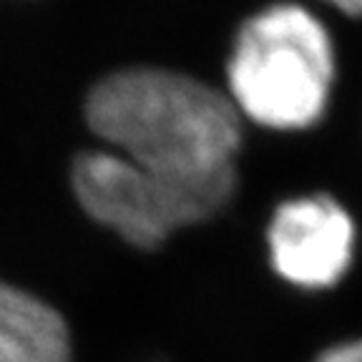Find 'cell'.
I'll return each instance as SVG.
<instances>
[{"label":"cell","instance_id":"2","mask_svg":"<svg viewBox=\"0 0 362 362\" xmlns=\"http://www.w3.org/2000/svg\"><path fill=\"white\" fill-rule=\"evenodd\" d=\"M224 74V93L242 119L305 131L329 106L337 76L332 35L302 3H272L242 21Z\"/></svg>","mask_w":362,"mask_h":362},{"label":"cell","instance_id":"5","mask_svg":"<svg viewBox=\"0 0 362 362\" xmlns=\"http://www.w3.org/2000/svg\"><path fill=\"white\" fill-rule=\"evenodd\" d=\"M0 362H71V329L38 294L0 279Z\"/></svg>","mask_w":362,"mask_h":362},{"label":"cell","instance_id":"4","mask_svg":"<svg viewBox=\"0 0 362 362\" xmlns=\"http://www.w3.org/2000/svg\"><path fill=\"white\" fill-rule=\"evenodd\" d=\"M264 237L277 277L307 292L339 284L355 259V219L345 204L327 192L277 204Z\"/></svg>","mask_w":362,"mask_h":362},{"label":"cell","instance_id":"1","mask_svg":"<svg viewBox=\"0 0 362 362\" xmlns=\"http://www.w3.org/2000/svg\"><path fill=\"white\" fill-rule=\"evenodd\" d=\"M83 119L103 148L171 174L229 169L242 148V116L224 90L164 66L101 76L86 93Z\"/></svg>","mask_w":362,"mask_h":362},{"label":"cell","instance_id":"7","mask_svg":"<svg viewBox=\"0 0 362 362\" xmlns=\"http://www.w3.org/2000/svg\"><path fill=\"white\" fill-rule=\"evenodd\" d=\"M322 3H327L334 11L345 13L350 18H362V0H322Z\"/></svg>","mask_w":362,"mask_h":362},{"label":"cell","instance_id":"6","mask_svg":"<svg viewBox=\"0 0 362 362\" xmlns=\"http://www.w3.org/2000/svg\"><path fill=\"white\" fill-rule=\"evenodd\" d=\"M315 362H362V339L337 342V345L320 352Z\"/></svg>","mask_w":362,"mask_h":362},{"label":"cell","instance_id":"3","mask_svg":"<svg viewBox=\"0 0 362 362\" xmlns=\"http://www.w3.org/2000/svg\"><path fill=\"white\" fill-rule=\"evenodd\" d=\"M237 189V166L171 174L108 148L81 151L71 164V192L83 214L141 252H153L171 234L214 219L232 204Z\"/></svg>","mask_w":362,"mask_h":362}]
</instances>
